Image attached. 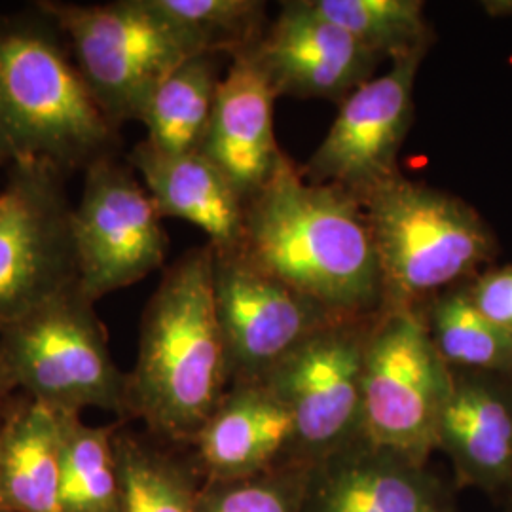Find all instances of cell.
<instances>
[{"instance_id": "cell-1", "label": "cell", "mask_w": 512, "mask_h": 512, "mask_svg": "<svg viewBox=\"0 0 512 512\" xmlns=\"http://www.w3.org/2000/svg\"><path fill=\"white\" fill-rule=\"evenodd\" d=\"M239 251L340 317L382 308L374 245L361 203L313 184L283 152L270 181L245 203Z\"/></svg>"}, {"instance_id": "cell-2", "label": "cell", "mask_w": 512, "mask_h": 512, "mask_svg": "<svg viewBox=\"0 0 512 512\" xmlns=\"http://www.w3.org/2000/svg\"><path fill=\"white\" fill-rule=\"evenodd\" d=\"M213 247L173 262L141 319L128 374V416L175 444H192L232 385L213 291Z\"/></svg>"}, {"instance_id": "cell-3", "label": "cell", "mask_w": 512, "mask_h": 512, "mask_svg": "<svg viewBox=\"0 0 512 512\" xmlns=\"http://www.w3.org/2000/svg\"><path fill=\"white\" fill-rule=\"evenodd\" d=\"M46 21L0 18V156L4 164L52 165L67 175L114 156L120 128Z\"/></svg>"}, {"instance_id": "cell-4", "label": "cell", "mask_w": 512, "mask_h": 512, "mask_svg": "<svg viewBox=\"0 0 512 512\" xmlns=\"http://www.w3.org/2000/svg\"><path fill=\"white\" fill-rule=\"evenodd\" d=\"M359 203L378 262L382 308H425L482 274L499 251L494 230L473 205L403 173Z\"/></svg>"}, {"instance_id": "cell-5", "label": "cell", "mask_w": 512, "mask_h": 512, "mask_svg": "<svg viewBox=\"0 0 512 512\" xmlns=\"http://www.w3.org/2000/svg\"><path fill=\"white\" fill-rule=\"evenodd\" d=\"M67 40L76 67L114 126L141 120L150 97L183 63L207 54L152 0L38 2Z\"/></svg>"}, {"instance_id": "cell-6", "label": "cell", "mask_w": 512, "mask_h": 512, "mask_svg": "<svg viewBox=\"0 0 512 512\" xmlns=\"http://www.w3.org/2000/svg\"><path fill=\"white\" fill-rule=\"evenodd\" d=\"M0 368L14 389L59 414L97 408L128 416V374L114 365L105 327L80 287L0 330Z\"/></svg>"}, {"instance_id": "cell-7", "label": "cell", "mask_w": 512, "mask_h": 512, "mask_svg": "<svg viewBox=\"0 0 512 512\" xmlns=\"http://www.w3.org/2000/svg\"><path fill=\"white\" fill-rule=\"evenodd\" d=\"M452 385V368L435 348L425 308H382L366 338L365 439L427 465Z\"/></svg>"}, {"instance_id": "cell-8", "label": "cell", "mask_w": 512, "mask_h": 512, "mask_svg": "<svg viewBox=\"0 0 512 512\" xmlns=\"http://www.w3.org/2000/svg\"><path fill=\"white\" fill-rule=\"evenodd\" d=\"M65 173L12 164L0 190V330L78 287Z\"/></svg>"}, {"instance_id": "cell-9", "label": "cell", "mask_w": 512, "mask_h": 512, "mask_svg": "<svg viewBox=\"0 0 512 512\" xmlns=\"http://www.w3.org/2000/svg\"><path fill=\"white\" fill-rule=\"evenodd\" d=\"M374 315L317 330L262 380L291 410L293 463L310 467L365 439L363 365Z\"/></svg>"}, {"instance_id": "cell-10", "label": "cell", "mask_w": 512, "mask_h": 512, "mask_svg": "<svg viewBox=\"0 0 512 512\" xmlns=\"http://www.w3.org/2000/svg\"><path fill=\"white\" fill-rule=\"evenodd\" d=\"M162 215L129 164L114 156L84 171L73 209L78 287L93 304L162 268L167 234Z\"/></svg>"}, {"instance_id": "cell-11", "label": "cell", "mask_w": 512, "mask_h": 512, "mask_svg": "<svg viewBox=\"0 0 512 512\" xmlns=\"http://www.w3.org/2000/svg\"><path fill=\"white\" fill-rule=\"evenodd\" d=\"M215 253L213 291L232 384L262 382L340 317L260 270L241 251Z\"/></svg>"}, {"instance_id": "cell-12", "label": "cell", "mask_w": 512, "mask_h": 512, "mask_svg": "<svg viewBox=\"0 0 512 512\" xmlns=\"http://www.w3.org/2000/svg\"><path fill=\"white\" fill-rule=\"evenodd\" d=\"M425 54L391 61L387 73L348 95L329 133L300 167L313 184H327L361 202L399 175V152L414 122V86Z\"/></svg>"}, {"instance_id": "cell-13", "label": "cell", "mask_w": 512, "mask_h": 512, "mask_svg": "<svg viewBox=\"0 0 512 512\" xmlns=\"http://www.w3.org/2000/svg\"><path fill=\"white\" fill-rule=\"evenodd\" d=\"M281 95L342 103L363 86L382 59L342 27L319 14L310 0H287L264 37L249 50Z\"/></svg>"}, {"instance_id": "cell-14", "label": "cell", "mask_w": 512, "mask_h": 512, "mask_svg": "<svg viewBox=\"0 0 512 512\" xmlns=\"http://www.w3.org/2000/svg\"><path fill=\"white\" fill-rule=\"evenodd\" d=\"M304 512H456L427 465L359 440L308 467Z\"/></svg>"}, {"instance_id": "cell-15", "label": "cell", "mask_w": 512, "mask_h": 512, "mask_svg": "<svg viewBox=\"0 0 512 512\" xmlns=\"http://www.w3.org/2000/svg\"><path fill=\"white\" fill-rule=\"evenodd\" d=\"M437 450L459 484L488 494L512 488V376L454 370L437 427Z\"/></svg>"}, {"instance_id": "cell-16", "label": "cell", "mask_w": 512, "mask_h": 512, "mask_svg": "<svg viewBox=\"0 0 512 512\" xmlns=\"http://www.w3.org/2000/svg\"><path fill=\"white\" fill-rule=\"evenodd\" d=\"M277 93L247 52L234 55L219 90L202 152L247 203L270 181L283 150L274 133Z\"/></svg>"}, {"instance_id": "cell-17", "label": "cell", "mask_w": 512, "mask_h": 512, "mask_svg": "<svg viewBox=\"0 0 512 512\" xmlns=\"http://www.w3.org/2000/svg\"><path fill=\"white\" fill-rule=\"evenodd\" d=\"M190 446L205 482L258 475L293 463V416L266 382L232 384Z\"/></svg>"}, {"instance_id": "cell-18", "label": "cell", "mask_w": 512, "mask_h": 512, "mask_svg": "<svg viewBox=\"0 0 512 512\" xmlns=\"http://www.w3.org/2000/svg\"><path fill=\"white\" fill-rule=\"evenodd\" d=\"M128 164L145 184L162 219H181L198 226L217 253L238 251L245 202L202 150L165 154L143 141L131 148Z\"/></svg>"}, {"instance_id": "cell-19", "label": "cell", "mask_w": 512, "mask_h": 512, "mask_svg": "<svg viewBox=\"0 0 512 512\" xmlns=\"http://www.w3.org/2000/svg\"><path fill=\"white\" fill-rule=\"evenodd\" d=\"M61 414L12 399L0 429V511L61 512Z\"/></svg>"}, {"instance_id": "cell-20", "label": "cell", "mask_w": 512, "mask_h": 512, "mask_svg": "<svg viewBox=\"0 0 512 512\" xmlns=\"http://www.w3.org/2000/svg\"><path fill=\"white\" fill-rule=\"evenodd\" d=\"M219 55H196L169 74L154 92L139 122L147 143L165 154L202 150L219 90Z\"/></svg>"}, {"instance_id": "cell-21", "label": "cell", "mask_w": 512, "mask_h": 512, "mask_svg": "<svg viewBox=\"0 0 512 512\" xmlns=\"http://www.w3.org/2000/svg\"><path fill=\"white\" fill-rule=\"evenodd\" d=\"M114 450L120 471L118 512H198V467L120 427Z\"/></svg>"}, {"instance_id": "cell-22", "label": "cell", "mask_w": 512, "mask_h": 512, "mask_svg": "<svg viewBox=\"0 0 512 512\" xmlns=\"http://www.w3.org/2000/svg\"><path fill=\"white\" fill-rule=\"evenodd\" d=\"M429 336L454 370L512 376V332L476 310L467 283L444 291L425 306Z\"/></svg>"}, {"instance_id": "cell-23", "label": "cell", "mask_w": 512, "mask_h": 512, "mask_svg": "<svg viewBox=\"0 0 512 512\" xmlns=\"http://www.w3.org/2000/svg\"><path fill=\"white\" fill-rule=\"evenodd\" d=\"M61 512H118L120 471L114 450L118 425L92 427L80 414H61Z\"/></svg>"}, {"instance_id": "cell-24", "label": "cell", "mask_w": 512, "mask_h": 512, "mask_svg": "<svg viewBox=\"0 0 512 512\" xmlns=\"http://www.w3.org/2000/svg\"><path fill=\"white\" fill-rule=\"evenodd\" d=\"M310 4L378 59L427 55L435 40L421 0H310Z\"/></svg>"}, {"instance_id": "cell-25", "label": "cell", "mask_w": 512, "mask_h": 512, "mask_svg": "<svg viewBox=\"0 0 512 512\" xmlns=\"http://www.w3.org/2000/svg\"><path fill=\"white\" fill-rule=\"evenodd\" d=\"M202 44L207 54L230 57L255 48L268 29L260 0H152Z\"/></svg>"}, {"instance_id": "cell-26", "label": "cell", "mask_w": 512, "mask_h": 512, "mask_svg": "<svg viewBox=\"0 0 512 512\" xmlns=\"http://www.w3.org/2000/svg\"><path fill=\"white\" fill-rule=\"evenodd\" d=\"M308 467L283 463L232 480H203L198 512H304Z\"/></svg>"}, {"instance_id": "cell-27", "label": "cell", "mask_w": 512, "mask_h": 512, "mask_svg": "<svg viewBox=\"0 0 512 512\" xmlns=\"http://www.w3.org/2000/svg\"><path fill=\"white\" fill-rule=\"evenodd\" d=\"M467 294L484 317L512 332V264L486 268L467 283Z\"/></svg>"}, {"instance_id": "cell-28", "label": "cell", "mask_w": 512, "mask_h": 512, "mask_svg": "<svg viewBox=\"0 0 512 512\" xmlns=\"http://www.w3.org/2000/svg\"><path fill=\"white\" fill-rule=\"evenodd\" d=\"M14 385L12 382L8 380V376L2 372V368H0V429H2V423H4V418H6V412H8V408H10V403H12V395H14Z\"/></svg>"}, {"instance_id": "cell-29", "label": "cell", "mask_w": 512, "mask_h": 512, "mask_svg": "<svg viewBox=\"0 0 512 512\" xmlns=\"http://www.w3.org/2000/svg\"><path fill=\"white\" fill-rule=\"evenodd\" d=\"M484 10L492 16H511L512 2L511 0H492V2H484Z\"/></svg>"}, {"instance_id": "cell-30", "label": "cell", "mask_w": 512, "mask_h": 512, "mask_svg": "<svg viewBox=\"0 0 512 512\" xmlns=\"http://www.w3.org/2000/svg\"><path fill=\"white\" fill-rule=\"evenodd\" d=\"M0 164H4V160H2V156H0Z\"/></svg>"}, {"instance_id": "cell-31", "label": "cell", "mask_w": 512, "mask_h": 512, "mask_svg": "<svg viewBox=\"0 0 512 512\" xmlns=\"http://www.w3.org/2000/svg\"><path fill=\"white\" fill-rule=\"evenodd\" d=\"M507 512H512V507H511V509H509V511H507Z\"/></svg>"}, {"instance_id": "cell-32", "label": "cell", "mask_w": 512, "mask_h": 512, "mask_svg": "<svg viewBox=\"0 0 512 512\" xmlns=\"http://www.w3.org/2000/svg\"><path fill=\"white\" fill-rule=\"evenodd\" d=\"M0 512H4V511H0Z\"/></svg>"}]
</instances>
